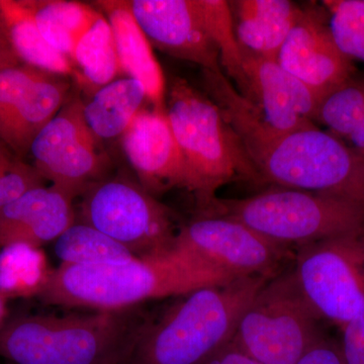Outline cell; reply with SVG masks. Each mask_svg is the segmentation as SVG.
Masks as SVG:
<instances>
[{
	"mask_svg": "<svg viewBox=\"0 0 364 364\" xmlns=\"http://www.w3.org/2000/svg\"><path fill=\"white\" fill-rule=\"evenodd\" d=\"M75 198L54 184L26 191L0 210V250L14 245L37 248L56 241L75 223Z\"/></svg>",
	"mask_w": 364,
	"mask_h": 364,
	"instance_id": "obj_17",
	"label": "cell"
},
{
	"mask_svg": "<svg viewBox=\"0 0 364 364\" xmlns=\"http://www.w3.org/2000/svg\"><path fill=\"white\" fill-rule=\"evenodd\" d=\"M269 277H240L184 294L147 320L119 364H203L233 340L242 316Z\"/></svg>",
	"mask_w": 364,
	"mask_h": 364,
	"instance_id": "obj_3",
	"label": "cell"
},
{
	"mask_svg": "<svg viewBox=\"0 0 364 364\" xmlns=\"http://www.w3.org/2000/svg\"><path fill=\"white\" fill-rule=\"evenodd\" d=\"M30 153L33 167L45 181L76 198L91 184L105 178L109 168V159L88 128L83 102L77 95H71L36 136Z\"/></svg>",
	"mask_w": 364,
	"mask_h": 364,
	"instance_id": "obj_10",
	"label": "cell"
},
{
	"mask_svg": "<svg viewBox=\"0 0 364 364\" xmlns=\"http://www.w3.org/2000/svg\"><path fill=\"white\" fill-rule=\"evenodd\" d=\"M203 75L262 182L364 205V157L316 126L286 134L270 130L224 72L203 70Z\"/></svg>",
	"mask_w": 364,
	"mask_h": 364,
	"instance_id": "obj_1",
	"label": "cell"
},
{
	"mask_svg": "<svg viewBox=\"0 0 364 364\" xmlns=\"http://www.w3.org/2000/svg\"><path fill=\"white\" fill-rule=\"evenodd\" d=\"M95 4L112 26L123 74L143 85L154 109H165V81L161 66L126 0H102Z\"/></svg>",
	"mask_w": 364,
	"mask_h": 364,
	"instance_id": "obj_18",
	"label": "cell"
},
{
	"mask_svg": "<svg viewBox=\"0 0 364 364\" xmlns=\"http://www.w3.org/2000/svg\"><path fill=\"white\" fill-rule=\"evenodd\" d=\"M329 26L340 51L364 62V0H328Z\"/></svg>",
	"mask_w": 364,
	"mask_h": 364,
	"instance_id": "obj_27",
	"label": "cell"
},
{
	"mask_svg": "<svg viewBox=\"0 0 364 364\" xmlns=\"http://www.w3.org/2000/svg\"><path fill=\"white\" fill-rule=\"evenodd\" d=\"M64 77L23 63L0 69V141L21 159L70 97Z\"/></svg>",
	"mask_w": 364,
	"mask_h": 364,
	"instance_id": "obj_11",
	"label": "cell"
},
{
	"mask_svg": "<svg viewBox=\"0 0 364 364\" xmlns=\"http://www.w3.org/2000/svg\"><path fill=\"white\" fill-rule=\"evenodd\" d=\"M210 215L246 225L280 246L364 233V205L336 196L274 188L241 200H213Z\"/></svg>",
	"mask_w": 364,
	"mask_h": 364,
	"instance_id": "obj_6",
	"label": "cell"
},
{
	"mask_svg": "<svg viewBox=\"0 0 364 364\" xmlns=\"http://www.w3.org/2000/svg\"><path fill=\"white\" fill-rule=\"evenodd\" d=\"M296 364H346L339 341L322 337L318 341L311 347L310 350L306 352Z\"/></svg>",
	"mask_w": 364,
	"mask_h": 364,
	"instance_id": "obj_30",
	"label": "cell"
},
{
	"mask_svg": "<svg viewBox=\"0 0 364 364\" xmlns=\"http://www.w3.org/2000/svg\"><path fill=\"white\" fill-rule=\"evenodd\" d=\"M71 62L74 78L88 97L123 73L112 26L104 14L79 41Z\"/></svg>",
	"mask_w": 364,
	"mask_h": 364,
	"instance_id": "obj_22",
	"label": "cell"
},
{
	"mask_svg": "<svg viewBox=\"0 0 364 364\" xmlns=\"http://www.w3.org/2000/svg\"><path fill=\"white\" fill-rule=\"evenodd\" d=\"M126 1L151 45L174 58L198 64L203 70L223 71L198 0Z\"/></svg>",
	"mask_w": 364,
	"mask_h": 364,
	"instance_id": "obj_13",
	"label": "cell"
},
{
	"mask_svg": "<svg viewBox=\"0 0 364 364\" xmlns=\"http://www.w3.org/2000/svg\"><path fill=\"white\" fill-rule=\"evenodd\" d=\"M339 341L345 363L364 364V309L342 328Z\"/></svg>",
	"mask_w": 364,
	"mask_h": 364,
	"instance_id": "obj_29",
	"label": "cell"
},
{
	"mask_svg": "<svg viewBox=\"0 0 364 364\" xmlns=\"http://www.w3.org/2000/svg\"><path fill=\"white\" fill-rule=\"evenodd\" d=\"M234 279L174 245L124 262L61 264L46 275L37 296L48 305L119 311Z\"/></svg>",
	"mask_w": 364,
	"mask_h": 364,
	"instance_id": "obj_2",
	"label": "cell"
},
{
	"mask_svg": "<svg viewBox=\"0 0 364 364\" xmlns=\"http://www.w3.org/2000/svg\"><path fill=\"white\" fill-rule=\"evenodd\" d=\"M364 117V78L350 79L326 95L316 121L325 124L332 135L348 139Z\"/></svg>",
	"mask_w": 364,
	"mask_h": 364,
	"instance_id": "obj_26",
	"label": "cell"
},
{
	"mask_svg": "<svg viewBox=\"0 0 364 364\" xmlns=\"http://www.w3.org/2000/svg\"><path fill=\"white\" fill-rule=\"evenodd\" d=\"M147 320L138 306L25 316L0 326V356L13 364H119Z\"/></svg>",
	"mask_w": 364,
	"mask_h": 364,
	"instance_id": "obj_4",
	"label": "cell"
},
{
	"mask_svg": "<svg viewBox=\"0 0 364 364\" xmlns=\"http://www.w3.org/2000/svg\"><path fill=\"white\" fill-rule=\"evenodd\" d=\"M203 364H260L244 353L233 341L218 351Z\"/></svg>",
	"mask_w": 364,
	"mask_h": 364,
	"instance_id": "obj_31",
	"label": "cell"
},
{
	"mask_svg": "<svg viewBox=\"0 0 364 364\" xmlns=\"http://www.w3.org/2000/svg\"><path fill=\"white\" fill-rule=\"evenodd\" d=\"M0 21L21 63L57 75L73 76L70 59L43 37L26 0H0Z\"/></svg>",
	"mask_w": 364,
	"mask_h": 364,
	"instance_id": "obj_21",
	"label": "cell"
},
{
	"mask_svg": "<svg viewBox=\"0 0 364 364\" xmlns=\"http://www.w3.org/2000/svg\"><path fill=\"white\" fill-rule=\"evenodd\" d=\"M61 264L98 265L124 262L136 256L122 244L85 223H74L55 241Z\"/></svg>",
	"mask_w": 364,
	"mask_h": 364,
	"instance_id": "obj_24",
	"label": "cell"
},
{
	"mask_svg": "<svg viewBox=\"0 0 364 364\" xmlns=\"http://www.w3.org/2000/svg\"><path fill=\"white\" fill-rule=\"evenodd\" d=\"M320 321L289 272L267 280L232 341L258 363L296 364L324 336Z\"/></svg>",
	"mask_w": 364,
	"mask_h": 364,
	"instance_id": "obj_7",
	"label": "cell"
},
{
	"mask_svg": "<svg viewBox=\"0 0 364 364\" xmlns=\"http://www.w3.org/2000/svg\"><path fill=\"white\" fill-rule=\"evenodd\" d=\"M20 64H21V61L14 52L6 30L0 21V69L20 65Z\"/></svg>",
	"mask_w": 364,
	"mask_h": 364,
	"instance_id": "obj_32",
	"label": "cell"
},
{
	"mask_svg": "<svg viewBox=\"0 0 364 364\" xmlns=\"http://www.w3.org/2000/svg\"><path fill=\"white\" fill-rule=\"evenodd\" d=\"M148 100L136 79H116L83 102L86 124L100 142L121 138Z\"/></svg>",
	"mask_w": 364,
	"mask_h": 364,
	"instance_id": "obj_20",
	"label": "cell"
},
{
	"mask_svg": "<svg viewBox=\"0 0 364 364\" xmlns=\"http://www.w3.org/2000/svg\"><path fill=\"white\" fill-rule=\"evenodd\" d=\"M277 61L322 100L355 72L352 60L337 47L324 14L316 9H301Z\"/></svg>",
	"mask_w": 364,
	"mask_h": 364,
	"instance_id": "obj_14",
	"label": "cell"
},
{
	"mask_svg": "<svg viewBox=\"0 0 364 364\" xmlns=\"http://www.w3.org/2000/svg\"><path fill=\"white\" fill-rule=\"evenodd\" d=\"M198 9L210 39L219 52L222 68L240 86L243 97L249 95L248 79L243 68L242 48L235 33L233 14L224 0H198Z\"/></svg>",
	"mask_w": 364,
	"mask_h": 364,
	"instance_id": "obj_25",
	"label": "cell"
},
{
	"mask_svg": "<svg viewBox=\"0 0 364 364\" xmlns=\"http://www.w3.org/2000/svg\"><path fill=\"white\" fill-rule=\"evenodd\" d=\"M43 37L72 59L76 45L102 13L88 4L67 0H26Z\"/></svg>",
	"mask_w": 364,
	"mask_h": 364,
	"instance_id": "obj_23",
	"label": "cell"
},
{
	"mask_svg": "<svg viewBox=\"0 0 364 364\" xmlns=\"http://www.w3.org/2000/svg\"><path fill=\"white\" fill-rule=\"evenodd\" d=\"M347 140L350 141L352 149L364 157V117Z\"/></svg>",
	"mask_w": 364,
	"mask_h": 364,
	"instance_id": "obj_33",
	"label": "cell"
},
{
	"mask_svg": "<svg viewBox=\"0 0 364 364\" xmlns=\"http://www.w3.org/2000/svg\"><path fill=\"white\" fill-rule=\"evenodd\" d=\"M81 222L114 239L136 257L173 247L177 232L168 208L138 181L105 177L81 195Z\"/></svg>",
	"mask_w": 364,
	"mask_h": 364,
	"instance_id": "obj_8",
	"label": "cell"
},
{
	"mask_svg": "<svg viewBox=\"0 0 364 364\" xmlns=\"http://www.w3.org/2000/svg\"><path fill=\"white\" fill-rule=\"evenodd\" d=\"M45 178L0 141V210L30 189L45 186Z\"/></svg>",
	"mask_w": 364,
	"mask_h": 364,
	"instance_id": "obj_28",
	"label": "cell"
},
{
	"mask_svg": "<svg viewBox=\"0 0 364 364\" xmlns=\"http://www.w3.org/2000/svg\"><path fill=\"white\" fill-rule=\"evenodd\" d=\"M229 4L242 49L272 60H277L303 9L287 0H239Z\"/></svg>",
	"mask_w": 364,
	"mask_h": 364,
	"instance_id": "obj_19",
	"label": "cell"
},
{
	"mask_svg": "<svg viewBox=\"0 0 364 364\" xmlns=\"http://www.w3.org/2000/svg\"><path fill=\"white\" fill-rule=\"evenodd\" d=\"M174 245L233 279L269 277L284 255V246L221 215H208L186 225L177 232Z\"/></svg>",
	"mask_w": 364,
	"mask_h": 364,
	"instance_id": "obj_12",
	"label": "cell"
},
{
	"mask_svg": "<svg viewBox=\"0 0 364 364\" xmlns=\"http://www.w3.org/2000/svg\"><path fill=\"white\" fill-rule=\"evenodd\" d=\"M121 145L139 183L151 195L188 191L183 158L166 109L144 107L121 136Z\"/></svg>",
	"mask_w": 364,
	"mask_h": 364,
	"instance_id": "obj_16",
	"label": "cell"
},
{
	"mask_svg": "<svg viewBox=\"0 0 364 364\" xmlns=\"http://www.w3.org/2000/svg\"><path fill=\"white\" fill-rule=\"evenodd\" d=\"M248 79L247 98L263 123L277 133H291L315 126L322 98L284 70L277 60L263 58L242 49Z\"/></svg>",
	"mask_w": 364,
	"mask_h": 364,
	"instance_id": "obj_15",
	"label": "cell"
},
{
	"mask_svg": "<svg viewBox=\"0 0 364 364\" xmlns=\"http://www.w3.org/2000/svg\"><path fill=\"white\" fill-rule=\"evenodd\" d=\"M291 273L318 317L343 328L364 309V233L301 246Z\"/></svg>",
	"mask_w": 364,
	"mask_h": 364,
	"instance_id": "obj_9",
	"label": "cell"
},
{
	"mask_svg": "<svg viewBox=\"0 0 364 364\" xmlns=\"http://www.w3.org/2000/svg\"><path fill=\"white\" fill-rule=\"evenodd\" d=\"M4 305H2L1 299H0V321L2 320V317H4Z\"/></svg>",
	"mask_w": 364,
	"mask_h": 364,
	"instance_id": "obj_34",
	"label": "cell"
},
{
	"mask_svg": "<svg viewBox=\"0 0 364 364\" xmlns=\"http://www.w3.org/2000/svg\"><path fill=\"white\" fill-rule=\"evenodd\" d=\"M166 114L183 158L188 191L203 207L230 181L262 182L221 109L188 81H172Z\"/></svg>",
	"mask_w": 364,
	"mask_h": 364,
	"instance_id": "obj_5",
	"label": "cell"
}]
</instances>
